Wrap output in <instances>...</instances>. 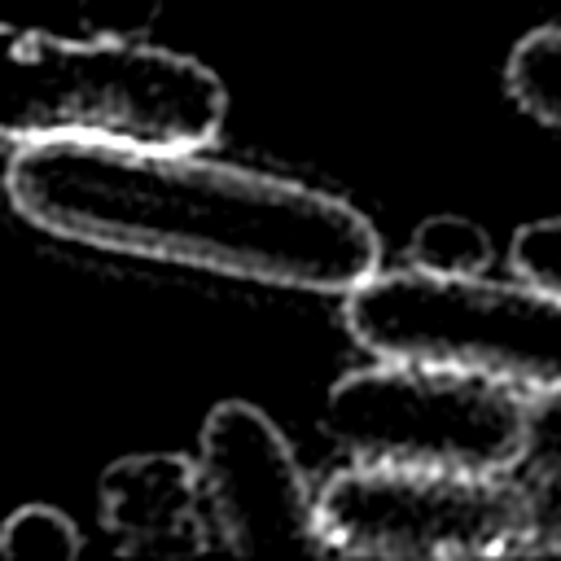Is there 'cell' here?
Returning a JSON list of instances; mask_svg holds the SVG:
<instances>
[{
  "label": "cell",
  "mask_w": 561,
  "mask_h": 561,
  "mask_svg": "<svg viewBox=\"0 0 561 561\" xmlns=\"http://www.w3.org/2000/svg\"><path fill=\"white\" fill-rule=\"evenodd\" d=\"M4 197L48 237L280 289L346 294L381 263V232L346 197L202 149L13 145Z\"/></svg>",
  "instance_id": "1"
},
{
  "label": "cell",
  "mask_w": 561,
  "mask_h": 561,
  "mask_svg": "<svg viewBox=\"0 0 561 561\" xmlns=\"http://www.w3.org/2000/svg\"><path fill=\"white\" fill-rule=\"evenodd\" d=\"M228 118L224 79L175 48L0 22V140L206 149Z\"/></svg>",
  "instance_id": "2"
},
{
  "label": "cell",
  "mask_w": 561,
  "mask_h": 561,
  "mask_svg": "<svg viewBox=\"0 0 561 561\" xmlns=\"http://www.w3.org/2000/svg\"><path fill=\"white\" fill-rule=\"evenodd\" d=\"M346 333L377 359L443 364L517 390L561 386V294L482 267H373L342 294Z\"/></svg>",
  "instance_id": "3"
},
{
  "label": "cell",
  "mask_w": 561,
  "mask_h": 561,
  "mask_svg": "<svg viewBox=\"0 0 561 561\" xmlns=\"http://www.w3.org/2000/svg\"><path fill=\"white\" fill-rule=\"evenodd\" d=\"M320 430L351 460L508 473L522 460L526 390L465 368L377 359L329 386Z\"/></svg>",
  "instance_id": "4"
},
{
  "label": "cell",
  "mask_w": 561,
  "mask_h": 561,
  "mask_svg": "<svg viewBox=\"0 0 561 561\" xmlns=\"http://www.w3.org/2000/svg\"><path fill=\"white\" fill-rule=\"evenodd\" d=\"M316 517L329 552L346 557H495L530 552L539 508L504 473L351 460L316 486Z\"/></svg>",
  "instance_id": "5"
},
{
  "label": "cell",
  "mask_w": 561,
  "mask_h": 561,
  "mask_svg": "<svg viewBox=\"0 0 561 561\" xmlns=\"http://www.w3.org/2000/svg\"><path fill=\"white\" fill-rule=\"evenodd\" d=\"M193 465L215 548L329 552L316 517V482L259 403H215L202 421Z\"/></svg>",
  "instance_id": "6"
},
{
  "label": "cell",
  "mask_w": 561,
  "mask_h": 561,
  "mask_svg": "<svg viewBox=\"0 0 561 561\" xmlns=\"http://www.w3.org/2000/svg\"><path fill=\"white\" fill-rule=\"evenodd\" d=\"M96 491L101 526L123 557H193L215 548L193 456H123L101 473Z\"/></svg>",
  "instance_id": "7"
},
{
  "label": "cell",
  "mask_w": 561,
  "mask_h": 561,
  "mask_svg": "<svg viewBox=\"0 0 561 561\" xmlns=\"http://www.w3.org/2000/svg\"><path fill=\"white\" fill-rule=\"evenodd\" d=\"M504 88L522 114L561 131V22L522 35L504 61Z\"/></svg>",
  "instance_id": "8"
},
{
  "label": "cell",
  "mask_w": 561,
  "mask_h": 561,
  "mask_svg": "<svg viewBox=\"0 0 561 561\" xmlns=\"http://www.w3.org/2000/svg\"><path fill=\"white\" fill-rule=\"evenodd\" d=\"M83 530L57 504H22L0 522V557L9 561H75Z\"/></svg>",
  "instance_id": "9"
},
{
  "label": "cell",
  "mask_w": 561,
  "mask_h": 561,
  "mask_svg": "<svg viewBox=\"0 0 561 561\" xmlns=\"http://www.w3.org/2000/svg\"><path fill=\"white\" fill-rule=\"evenodd\" d=\"M517 465H526L539 482L561 486V386L526 394V438Z\"/></svg>",
  "instance_id": "10"
},
{
  "label": "cell",
  "mask_w": 561,
  "mask_h": 561,
  "mask_svg": "<svg viewBox=\"0 0 561 561\" xmlns=\"http://www.w3.org/2000/svg\"><path fill=\"white\" fill-rule=\"evenodd\" d=\"M508 263H513L517 276L539 280L543 289L561 294V215L522 224V228L513 232Z\"/></svg>",
  "instance_id": "11"
},
{
  "label": "cell",
  "mask_w": 561,
  "mask_h": 561,
  "mask_svg": "<svg viewBox=\"0 0 561 561\" xmlns=\"http://www.w3.org/2000/svg\"><path fill=\"white\" fill-rule=\"evenodd\" d=\"M162 0H79L83 26L92 35H118V39H140L153 18H158Z\"/></svg>",
  "instance_id": "12"
}]
</instances>
